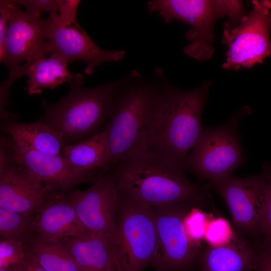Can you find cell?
Returning a JSON list of instances; mask_svg holds the SVG:
<instances>
[{"mask_svg":"<svg viewBox=\"0 0 271 271\" xmlns=\"http://www.w3.org/2000/svg\"><path fill=\"white\" fill-rule=\"evenodd\" d=\"M120 83L108 82L86 88L72 82L68 93L57 102L42 100L44 111L40 120L60 136L63 146L88 139L104 130Z\"/></svg>","mask_w":271,"mask_h":271,"instance_id":"3957f363","label":"cell"},{"mask_svg":"<svg viewBox=\"0 0 271 271\" xmlns=\"http://www.w3.org/2000/svg\"><path fill=\"white\" fill-rule=\"evenodd\" d=\"M111 271H116L115 270H112Z\"/></svg>","mask_w":271,"mask_h":271,"instance_id":"836d02e7","label":"cell"},{"mask_svg":"<svg viewBox=\"0 0 271 271\" xmlns=\"http://www.w3.org/2000/svg\"><path fill=\"white\" fill-rule=\"evenodd\" d=\"M16 3V1L14 0L0 1V61L2 63L5 60V40L8 23Z\"/></svg>","mask_w":271,"mask_h":271,"instance_id":"4316f807","label":"cell"},{"mask_svg":"<svg viewBox=\"0 0 271 271\" xmlns=\"http://www.w3.org/2000/svg\"><path fill=\"white\" fill-rule=\"evenodd\" d=\"M46 39L45 19L39 13L23 11L17 2L8 23L4 63L12 71L22 63L30 64L46 57L50 54Z\"/></svg>","mask_w":271,"mask_h":271,"instance_id":"7c38bea8","label":"cell"},{"mask_svg":"<svg viewBox=\"0 0 271 271\" xmlns=\"http://www.w3.org/2000/svg\"><path fill=\"white\" fill-rule=\"evenodd\" d=\"M27 252L24 242L1 239L0 267L22 264L26 258Z\"/></svg>","mask_w":271,"mask_h":271,"instance_id":"484cf974","label":"cell"},{"mask_svg":"<svg viewBox=\"0 0 271 271\" xmlns=\"http://www.w3.org/2000/svg\"><path fill=\"white\" fill-rule=\"evenodd\" d=\"M112 170L119 190L152 207L212 199L208 184L191 181L181 166L150 148L121 159Z\"/></svg>","mask_w":271,"mask_h":271,"instance_id":"6da1fadb","label":"cell"},{"mask_svg":"<svg viewBox=\"0 0 271 271\" xmlns=\"http://www.w3.org/2000/svg\"><path fill=\"white\" fill-rule=\"evenodd\" d=\"M258 245L271 246V173L267 184L266 208L262 230L261 241Z\"/></svg>","mask_w":271,"mask_h":271,"instance_id":"f546056e","label":"cell"},{"mask_svg":"<svg viewBox=\"0 0 271 271\" xmlns=\"http://www.w3.org/2000/svg\"><path fill=\"white\" fill-rule=\"evenodd\" d=\"M68 194L85 230L114 237L118 189L112 168L88 189L76 190Z\"/></svg>","mask_w":271,"mask_h":271,"instance_id":"4fadbf2b","label":"cell"},{"mask_svg":"<svg viewBox=\"0 0 271 271\" xmlns=\"http://www.w3.org/2000/svg\"><path fill=\"white\" fill-rule=\"evenodd\" d=\"M117 189L113 242L118 269L119 271H143L151 264L156 247L153 209Z\"/></svg>","mask_w":271,"mask_h":271,"instance_id":"8992f818","label":"cell"},{"mask_svg":"<svg viewBox=\"0 0 271 271\" xmlns=\"http://www.w3.org/2000/svg\"><path fill=\"white\" fill-rule=\"evenodd\" d=\"M24 242L33 257L47 271H81L61 240L45 241L32 233Z\"/></svg>","mask_w":271,"mask_h":271,"instance_id":"7402d4cb","label":"cell"},{"mask_svg":"<svg viewBox=\"0 0 271 271\" xmlns=\"http://www.w3.org/2000/svg\"><path fill=\"white\" fill-rule=\"evenodd\" d=\"M162 87L148 84L117 87L105 127L115 165L121 159L147 148Z\"/></svg>","mask_w":271,"mask_h":271,"instance_id":"277c9868","label":"cell"},{"mask_svg":"<svg viewBox=\"0 0 271 271\" xmlns=\"http://www.w3.org/2000/svg\"><path fill=\"white\" fill-rule=\"evenodd\" d=\"M27 249L26 256L24 261L21 264L20 271H47L36 260L27 247Z\"/></svg>","mask_w":271,"mask_h":271,"instance_id":"1f68e13d","label":"cell"},{"mask_svg":"<svg viewBox=\"0 0 271 271\" xmlns=\"http://www.w3.org/2000/svg\"><path fill=\"white\" fill-rule=\"evenodd\" d=\"M211 84L207 81L189 90L163 86L147 148L184 169L187 157L203 131L201 116Z\"/></svg>","mask_w":271,"mask_h":271,"instance_id":"7a4b0ae2","label":"cell"},{"mask_svg":"<svg viewBox=\"0 0 271 271\" xmlns=\"http://www.w3.org/2000/svg\"><path fill=\"white\" fill-rule=\"evenodd\" d=\"M257 259L255 246L235 229L228 243L203 248L196 264L197 271L255 270Z\"/></svg>","mask_w":271,"mask_h":271,"instance_id":"e0dca14e","label":"cell"},{"mask_svg":"<svg viewBox=\"0 0 271 271\" xmlns=\"http://www.w3.org/2000/svg\"><path fill=\"white\" fill-rule=\"evenodd\" d=\"M0 145L15 160L53 190L68 192L81 183L94 184L101 178L93 173L77 169L62 156L28 149L16 143L9 136L2 137Z\"/></svg>","mask_w":271,"mask_h":271,"instance_id":"8fae6325","label":"cell"},{"mask_svg":"<svg viewBox=\"0 0 271 271\" xmlns=\"http://www.w3.org/2000/svg\"><path fill=\"white\" fill-rule=\"evenodd\" d=\"M212 199L190 201L152 207L157 232L155 252L151 264L156 271H187L197 264L203 247L189 238L184 224L195 206L209 208Z\"/></svg>","mask_w":271,"mask_h":271,"instance_id":"ba28073f","label":"cell"},{"mask_svg":"<svg viewBox=\"0 0 271 271\" xmlns=\"http://www.w3.org/2000/svg\"><path fill=\"white\" fill-rule=\"evenodd\" d=\"M51 190L0 145V208L34 215Z\"/></svg>","mask_w":271,"mask_h":271,"instance_id":"5bb4252c","label":"cell"},{"mask_svg":"<svg viewBox=\"0 0 271 271\" xmlns=\"http://www.w3.org/2000/svg\"><path fill=\"white\" fill-rule=\"evenodd\" d=\"M34 215L0 208L1 239L24 242L33 233Z\"/></svg>","mask_w":271,"mask_h":271,"instance_id":"603a6c76","label":"cell"},{"mask_svg":"<svg viewBox=\"0 0 271 271\" xmlns=\"http://www.w3.org/2000/svg\"><path fill=\"white\" fill-rule=\"evenodd\" d=\"M68 63L63 56L55 53L30 64L24 63L27 67L26 75L29 77L25 89L30 95H34L41 93L42 88L55 89L64 82H75L82 85L84 76L70 72L67 68Z\"/></svg>","mask_w":271,"mask_h":271,"instance_id":"ffe728a7","label":"cell"},{"mask_svg":"<svg viewBox=\"0 0 271 271\" xmlns=\"http://www.w3.org/2000/svg\"><path fill=\"white\" fill-rule=\"evenodd\" d=\"M1 130L16 143L28 149L61 155L63 144L60 136L47 124L38 120L23 122L12 117L1 123Z\"/></svg>","mask_w":271,"mask_h":271,"instance_id":"44dd1931","label":"cell"},{"mask_svg":"<svg viewBox=\"0 0 271 271\" xmlns=\"http://www.w3.org/2000/svg\"><path fill=\"white\" fill-rule=\"evenodd\" d=\"M200 206L193 207L186 215L184 224L186 232L190 239L194 243L202 246L201 241L204 238L207 226L213 218L211 214L204 212Z\"/></svg>","mask_w":271,"mask_h":271,"instance_id":"cb8c5ba5","label":"cell"},{"mask_svg":"<svg viewBox=\"0 0 271 271\" xmlns=\"http://www.w3.org/2000/svg\"><path fill=\"white\" fill-rule=\"evenodd\" d=\"M80 3L79 0H61L59 13L56 17L59 23L63 27L72 25L80 26L76 21L77 11Z\"/></svg>","mask_w":271,"mask_h":271,"instance_id":"83f0119b","label":"cell"},{"mask_svg":"<svg viewBox=\"0 0 271 271\" xmlns=\"http://www.w3.org/2000/svg\"><path fill=\"white\" fill-rule=\"evenodd\" d=\"M252 4L251 11L236 26L224 28L225 69L250 68L271 56V1L254 0Z\"/></svg>","mask_w":271,"mask_h":271,"instance_id":"30bf717a","label":"cell"},{"mask_svg":"<svg viewBox=\"0 0 271 271\" xmlns=\"http://www.w3.org/2000/svg\"><path fill=\"white\" fill-rule=\"evenodd\" d=\"M61 155L77 169L100 177L114 165L105 130L78 143L63 146Z\"/></svg>","mask_w":271,"mask_h":271,"instance_id":"d6986e66","label":"cell"},{"mask_svg":"<svg viewBox=\"0 0 271 271\" xmlns=\"http://www.w3.org/2000/svg\"><path fill=\"white\" fill-rule=\"evenodd\" d=\"M270 173V164L265 163L259 174L243 178L229 175L208 183L228 206L235 229L255 246L261 241Z\"/></svg>","mask_w":271,"mask_h":271,"instance_id":"52a82bcc","label":"cell"},{"mask_svg":"<svg viewBox=\"0 0 271 271\" xmlns=\"http://www.w3.org/2000/svg\"><path fill=\"white\" fill-rule=\"evenodd\" d=\"M21 264L16 266L0 267V271H20Z\"/></svg>","mask_w":271,"mask_h":271,"instance_id":"d6a6232c","label":"cell"},{"mask_svg":"<svg viewBox=\"0 0 271 271\" xmlns=\"http://www.w3.org/2000/svg\"><path fill=\"white\" fill-rule=\"evenodd\" d=\"M249 111V107H243L223 124L204 129L184 169L209 181L231 175L244 162L238 128L240 120Z\"/></svg>","mask_w":271,"mask_h":271,"instance_id":"9c48e42d","label":"cell"},{"mask_svg":"<svg viewBox=\"0 0 271 271\" xmlns=\"http://www.w3.org/2000/svg\"><path fill=\"white\" fill-rule=\"evenodd\" d=\"M60 240L81 271H110L115 262L111 235L85 231Z\"/></svg>","mask_w":271,"mask_h":271,"instance_id":"ac0fdd59","label":"cell"},{"mask_svg":"<svg viewBox=\"0 0 271 271\" xmlns=\"http://www.w3.org/2000/svg\"><path fill=\"white\" fill-rule=\"evenodd\" d=\"M151 12H158L166 23L174 20L191 26L185 36L190 43L184 49L190 57L200 61L211 58L214 52V25L219 18L227 16L225 25L236 26L246 14L240 1L154 0L149 2Z\"/></svg>","mask_w":271,"mask_h":271,"instance_id":"5b68a950","label":"cell"},{"mask_svg":"<svg viewBox=\"0 0 271 271\" xmlns=\"http://www.w3.org/2000/svg\"><path fill=\"white\" fill-rule=\"evenodd\" d=\"M257 254L256 271H271V246H255Z\"/></svg>","mask_w":271,"mask_h":271,"instance_id":"4dcf8cb0","label":"cell"},{"mask_svg":"<svg viewBox=\"0 0 271 271\" xmlns=\"http://www.w3.org/2000/svg\"><path fill=\"white\" fill-rule=\"evenodd\" d=\"M85 231L65 192L50 191L34 215L32 233L45 241H58Z\"/></svg>","mask_w":271,"mask_h":271,"instance_id":"2e32d148","label":"cell"},{"mask_svg":"<svg viewBox=\"0 0 271 271\" xmlns=\"http://www.w3.org/2000/svg\"><path fill=\"white\" fill-rule=\"evenodd\" d=\"M57 12H51L45 19L46 36L50 54H59L69 63L77 60L85 62V73L91 74L103 62L123 59V51L105 50L100 48L81 26H62L57 20Z\"/></svg>","mask_w":271,"mask_h":271,"instance_id":"9a60e30c","label":"cell"},{"mask_svg":"<svg viewBox=\"0 0 271 271\" xmlns=\"http://www.w3.org/2000/svg\"><path fill=\"white\" fill-rule=\"evenodd\" d=\"M17 2L26 11L41 14L45 12H59L61 0H19Z\"/></svg>","mask_w":271,"mask_h":271,"instance_id":"f1b7e54d","label":"cell"},{"mask_svg":"<svg viewBox=\"0 0 271 271\" xmlns=\"http://www.w3.org/2000/svg\"><path fill=\"white\" fill-rule=\"evenodd\" d=\"M235 232L229 222L222 217L212 218L207 226L204 240L208 245H224L233 237Z\"/></svg>","mask_w":271,"mask_h":271,"instance_id":"d4e9b609","label":"cell"}]
</instances>
